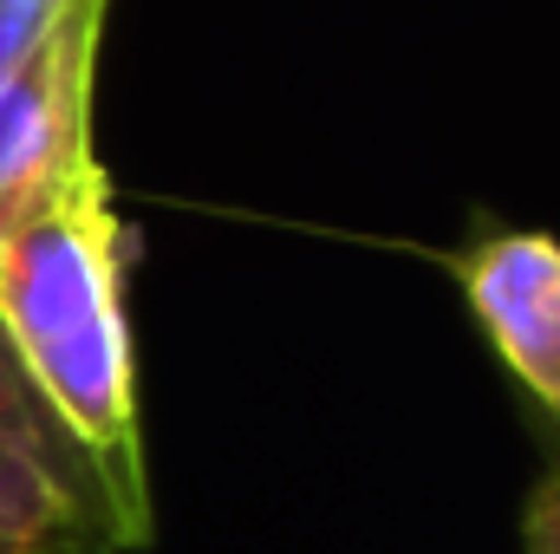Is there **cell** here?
I'll return each mask as SVG.
<instances>
[{"mask_svg":"<svg viewBox=\"0 0 560 554\" xmlns=\"http://www.w3.org/2000/svg\"><path fill=\"white\" fill-rule=\"evenodd\" d=\"M450 268L502 366L560 417V242L541 229H482L450 255Z\"/></svg>","mask_w":560,"mask_h":554,"instance_id":"obj_3","label":"cell"},{"mask_svg":"<svg viewBox=\"0 0 560 554\" xmlns=\"http://www.w3.org/2000/svg\"><path fill=\"white\" fill-rule=\"evenodd\" d=\"M112 0H72L52 33L0 72V242L39 216L92 150V92H98V46H105Z\"/></svg>","mask_w":560,"mask_h":554,"instance_id":"obj_2","label":"cell"},{"mask_svg":"<svg viewBox=\"0 0 560 554\" xmlns=\"http://www.w3.org/2000/svg\"><path fill=\"white\" fill-rule=\"evenodd\" d=\"M0 326L39 399L85 443L131 529L150 535L138 339L125 307V222L105 163H85L0 242Z\"/></svg>","mask_w":560,"mask_h":554,"instance_id":"obj_1","label":"cell"},{"mask_svg":"<svg viewBox=\"0 0 560 554\" xmlns=\"http://www.w3.org/2000/svg\"><path fill=\"white\" fill-rule=\"evenodd\" d=\"M0 554H125V542L66 476L0 443Z\"/></svg>","mask_w":560,"mask_h":554,"instance_id":"obj_4","label":"cell"},{"mask_svg":"<svg viewBox=\"0 0 560 554\" xmlns=\"http://www.w3.org/2000/svg\"><path fill=\"white\" fill-rule=\"evenodd\" d=\"M0 443H7V450H20V457H33V463H46V470H52V476H66L92 509H105V522L118 529L125 554L150 542L143 529H131V516L118 509V496H112V483L98 476V463L85 457V443L59 424V412H52L46 399H39L33 372L20 366V353H13V339H7V326H0Z\"/></svg>","mask_w":560,"mask_h":554,"instance_id":"obj_5","label":"cell"},{"mask_svg":"<svg viewBox=\"0 0 560 554\" xmlns=\"http://www.w3.org/2000/svg\"><path fill=\"white\" fill-rule=\"evenodd\" d=\"M66 7H72V0H0V72L20 66V59L52 33V20H59Z\"/></svg>","mask_w":560,"mask_h":554,"instance_id":"obj_6","label":"cell"},{"mask_svg":"<svg viewBox=\"0 0 560 554\" xmlns=\"http://www.w3.org/2000/svg\"><path fill=\"white\" fill-rule=\"evenodd\" d=\"M522 554H560V470H548L522 509Z\"/></svg>","mask_w":560,"mask_h":554,"instance_id":"obj_7","label":"cell"}]
</instances>
